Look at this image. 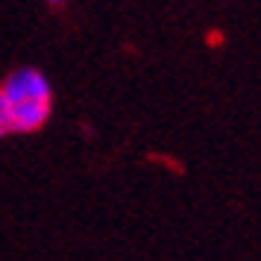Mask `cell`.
Returning a JSON list of instances; mask_svg holds the SVG:
<instances>
[{
    "label": "cell",
    "mask_w": 261,
    "mask_h": 261,
    "mask_svg": "<svg viewBox=\"0 0 261 261\" xmlns=\"http://www.w3.org/2000/svg\"><path fill=\"white\" fill-rule=\"evenodd\" d=\"M44 3H47V6H65L68 0H44Z\"/></svg>",
    "instance_id": "7a4b0ae2"
},
{
    "label": "cell",
    "mask_w": 261,
    "mask_h": 261,
    "mask_svg": "<svg viewBox=\"0 0 261 261\" xmlns=\"http://www.w3.org/2000/svg\"><path fill=\"white\" fill-rule=\"evenodd\" d=\"M53 115V83L36 65L12 68L0 80V141L38 132Z\"/></svg>",
    "instance_id": "6da1fadb"
}]
</instances>
